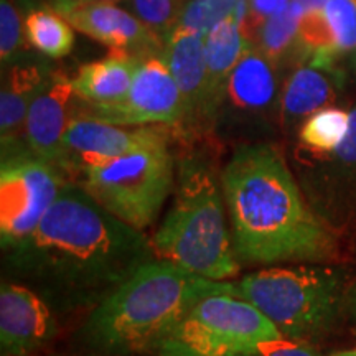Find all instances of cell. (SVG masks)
Returning a JSON list of instances; mask_svg holds the SVG:
<instances>
[{
	"mask_svg": "<svg viewBox=\"0 0 356 356\" xmlns=\"http://www.w3.org/2000/svg\"><path fill=\"white\" fill-rule=\"evenodd\" d=\"M292 0H249V13L239 26H241L244 37L252 44L257 30L269 17L286 12Z\"/></svg>",
	"mask_w": 356,
	"mask_h": 356,
	"instance_id": "28",
	"label": "cell"
},
{
	"mask_svg": "<svg viewBox=\"0 0 356 356\" xmlns=\"http://www.w3.org/2000/svg\"><path fill=\"white\" fill-rule=\"evenodd\" d=\"M257 356H322L309 341L292 340L287 337L273 338L261 341L257 346Z\"/></svg>",
	"mask_w": 356,
	"mask_h": 356,
	"instance_id": "29",
	"label": "cell"
},
{
	"mask_svg": "<svg viewBox=\"0 0 356 356\" xmlns=\"http://www.w3.org/2000/svg\"><path fill=\"white\" fill-rule=\"evenodd\" d=\"M142 58L111 51L109 56L83 65L71 78L74 92L83 102L106 106L121 101L132 86Z\"/></svg>",
	"mask_w": 356,
	"mask_h": 356,
	"instance_id": "20",
	"label": "cell"
},
{
	"mask_svg": "<svg viewBox=\"0 0 356 356\" xmlns=\"http://www.w3.org/2000/svg\"><path fill=\"white\" fill-rule=\"evenodd\" d=\"M238 261L323 262L337 251L335 231L320 218L273 142L236 145L221 170Z\"/></svg>",
	"mask_w": 356,
	"mask_h": 356,
	"instance_id": "2",
	"label": "cell"
},
{
	"mask_svg": "<svg viewBox=\"0 0 356 356\" xmlns=\"http://www.w3.org/2000/svg\"><path fill=\"white\" fill-rule=\"evenodd\" d=\"M56 320L43 296L25 284L0 287V353L26 356L55 337Z\"/></svg>",
	"mask_w": 356,
	"mask_h": 356,
	"instance_id": "13",
	"label": "cell"
},
{
	"mask_svg": "<svg viewBox=\"0 0 356 356\" xmlns=\"http://www.w3.org/2000/svg\"><path fill=\"white\" fill-rule=\"evenodd\" d=\"M323 13L332 29L337 56L356 51V0H327Z\"/></svg>",
	"mask_w": 356,
	"mask_h": 356,
	"instance_id": "26",
	"label": "cell"
},
{
	"mask_svg": "<svg viewBox=\"0 0 356 356\" xmlns=\"http://www.w3.org/2000/svg\"><path fill=\"white\" fill-rule=\"evenodd\" d=\"M175 170L170 145H165L84 167L73 181L119 220L144 231L175 188Z\"/></svg>",
	"mask_w": 356,
	"mask_h": 356,
	"instance_id": "6",
	"label": "cell"
},
{
	"mask_svg": "<svg viewBox=\"0 0 356 356\" xmlns=\"http://www.w3.org/2000/svg\"><path fill=\"white\" fill-rule=\"evenodd\" d=\"M25 40L19 8L13 0H0V60L3 66L19 60Z\"/></svg>",
	"mask_w": 356,
	"mask_h": 356,
	"instance_id": "27",
	"label": "cell"
},
{
	"mask_svg": "<svg viewBox=\"0 0 356 356\" xmlns=\"http://www.w3.org/2000/svg\"><path fill=\"white\" fill-rule=\"evenodd\" d=\"M302 15H304L302 8L292 0L286 12L269 17L261 25L254 42H252V47L264 53L277 66L284 65L291 58L302 61L299 42V25Z\"/></svg>",
	"mask_w": 356,
	"mask_h": 356,
	"instance_id": "21",
	"label": "cell"
},
{
	"mask_svg": "<svg viewBox=\"0 0 356 356\" xmlns=\"http://www.w3.org/2000/svg\"><path fill=\"white\" fill-rule=\"evenodd\" d=\"M210 293L234 296L233 282L202 277L155 257L92 309L84 335L106 353H154L186 312Z\"/></svg>",
	"mask_w": 356,
	"mask_h": 356,
	"instance_id": "3",
	"label": "cell"
},
{
	"mask_svg": "<svg viewBox=\"0 0 356 356\" xmlns=\"http://www.w3.org/2000/svg\"><path fill=\"white\" fill-rule=\"evenodd\" d=\"M173 134L170 126H115L76 114L66 127L60 168L73 177L84 167L170 145Z\"/></svg>",
	"mask_w": 356,
	"mask_h": 356,
	"instance_id": "12",
	"label": "cell"
},
{
	"mask_svg": "<svg viewBox=\"0 0 356 356\" xmlns=\"http://www.w3.org/2000/svg\"><path fill=\"white\" fill-rule=\"evenodd\" d=\"M6 252V269L48 304L96 309L155 259L152 239L68 180L37 229Z\"/></svg>",
	"mask_w": 356,
	"mask_h": 356,
	"instance_id": "1",
	"label": "cell"
},
{
	"mask_svg": "<svg viewBox=\"0 0 356 356\" xmlns=\"http://www.w3.org/2000/svg\"><path fill=\"white\" fill-rule=\"evenodd\" d=\"M124 3L163 43L175 30L185 6L184 0H124Z\"/></svg>",
	"mask_w": 356,
	"mask_h": 356,
	"instance_id": "24",
	"label": "cell"
},
{
	"mask_svg": "<svg viewBox=\"0 0 356 356\" xmlns=\"http://www.w3.org/2000/svg\"><path fill=\"white\" fill-rule=\"evenodd\" d=\"M155 256L213 280L238 275L241 262L222 193L221 173L203 150H186L177 160L175 197L152 238Z\"/></svg>",
	"mask_w": 356,
	"mask_h": 356,
	"instance_id": "4",
	"label": "cell"
},
{
	"mask_svg": "<svg viewBox=\"0 0 356 356\" xmlns=\"http://www.w3.org/2000/svg\"><path fill=\"white\" fill-rule=\"evenodd\" d=\"M330 356H356V351H338Z\"/></svg>",
	"mask_w": 356,
	"mask_h": 356,
	"instance_id": "33",
	"label": "cell"
},
{
	"mask_svg": "<svg viewBox=\"0 0 356 356\" xmlns=\"http://www.w3.org/2000/svg\"><path fill=\"white\" fill-rule=\"evenodd\" d=\"M355 351H356V350H355Z\"/></svg>",
	"mask_w": 356,
	"mask_h": 356,
	"instance_id": "34",
	"label": "cell"
},
{
	"mask_svg": "<svg viewBox=\"0 0 356 356\" xmlns=\"http://www.w3.org/2000/svg\"><path fill=\"white\" fill-rule=\"evenodd\" d=\"M300 188L314 211L333 231L356 220V104L346 137L330 154L307 152Z\"/></svg>",
	"mask_w": 356,
	"mask_h": 356,
	"instance_id": "11",
	"label": "cell"
},
{
	"mask_svg": "<svg viewBox=\"0 0 356 356\" xmlns=\"http://www.w3.org/2000/svg\"><path fill=\"white\" fill-rule=\"evenodd\" d=\"M302 8L304 13H315V12H323L325 3L327 0H293Z\"/></svg>",
	"mask_w": 356,
	"mask_h": 356,
	"instance_id": "30",
	"label": "cell"
},
{
	"mask_svg": "<svg viewBox=\"0 0 356 356\" xmlns=\"http://www.w3.org/2000/svg\"><path fill=\"white\" fill-rule=\"evenodd\" d=\"M348 127L350 113L332 106L320 109L300 126V144L307 152L330 154L343 142Z\"/></svg>",
	"mask_w": 356,
	"mask_h": 356,
	"instance_id": "23",
	"label": "cell"
},
{
	"mask_svg": "<svg viewBox=\"0 0 356 356\" xmlns=\"http://www.w3.org/2000/svg\"><path fill=\"white\" fill-rule=\"evenodd\" d=\"M252 44L244 37L239 22L234 13L221 20L215 29L204 37L207 50V106H204V121L207 131L211 134L218 109L225 95L226 83L231 71L239 63Z\"/></svg>",
	"mask_w": 356,
	"mask_h": 356,
	"instance_id": "18",
	"label": "cell"
},
{
	"mask_svg": "<svg viewBox=\"0 0 356 356\" xmlns=\"http://www.w3.org/2000/svg\"><path fill=\"white\" fill-rule=\"evenodd\" d=\"M282 337L248 300L210 293L181 317L155 356H257L261 341Z\"/></svg>",
	"mask_w": 356,
	"mask_h": 356,
	"instance_id": "7",
	"label": "cell"
},
{
	"mask_svg": "<svg viewBox=\"0 0 356 356\" xmlns=\"http://www.w3.org/2000/svg\"><path fill=\"white\" fill-rule=\"evenodd\" d=\"M238 0H188L175 29L207 35L210 30L234 13Z\"/></svg>",
	"mask_w": 356,
	"mask_h": 356,
	"instance_id": "25",
	"label": "cell"
},
{
	"mask_svg": "<svg viewBox=\"0 0 356 356\" xmlns=\"http://www.w3.org/2000/svg\"><path fill=\"white\" fill-rule=\"evenodd\" d=\"M70 25L56 8H33L25 19L26 42L44 56L63 58L74 47V33Z\"/></svg>",
	"mask_w": 356,
	"mask_h": 356,
	"instance_id": "22",
	"label": "cell"
},
{
	"mask_svg": "<svg viewBox=\"0 0 356 356\" xmlns=\"http://www.w3.org/2000/svg\"><path fill=\"white\" fill-rule=\"evenodd\" d=\"M48 73L33 63L8 66L0 91V140L2 150L22 145L30 106L47 83Z\"/></svg>",
	"mask_w": 356,
	"mask_h": 356,
	"instance_id": "19",
	"label": "cell"
},
{
	"mask_svg": "<svg viewBox=\"0 0 356 356\" xmlns=\"http://www.w3.org/2000/svg\"><path fill=\"white\" fill-rule=\"evenodd\" d=\"M204 37L207 35L200 32L175 29L167 38L162 53L184 97L185 118L177 132H180L185 139L208 132L204 121V106H207Z\"/></svg>",
	"mask_w": 356,
	"mask_h": 356,
	"instance_id": "15",
	"label": "cell"
},
{
	"mask_svg": "<svg viewBox=\"0 0 356 356\" xmlns=\"http://www.w3.org/2000/svg\"><path fill=\"white\" fill-rule=\"evenodd\" d=\"M279 66L251 47L231 71L211 134L236 145L264 142L280 126Z\"/></svg>",
	"mask_w": 356,
	"mask_h": 356,
	"instance_id": "8",
	"label": "cell"
},
{
	"mask_svg": "<svg viewBox=\"0 0 356 356\" xmlns=\"http://www.w3.org/2000/svg\"><path fill=\"white\" fill-rule=\"evenodd\" d=\"M70 178L40 159L26 144L2 152L0 165V239L2 251L15 248L37 229Z\"/></svg>",
	"mask_w": 356,
	"mask_h": 356,
	"instance_id": "9",
	"label": "cell"
},
{
	"mask_svg": "<svg viewBox=\"0 0 356 356\" xmlns=\"http://www.w3.org/2000/svg\"><path fill=\"white\" fill-rule=\"evenodd\" d=\"M345 307H348L351 315L356 318V284L351 287V291L346 293V305Z\"/></svg>",
	"mask_w": 356,
	"mask_h": 356,
	"instance_id": "32",
	"label": "cell"
},
{
	"mask_svg": "<svg viewBox=\"0 0 356 356\" xmlns=\"http://www.w3.org/2000/svg\"><path fill=\"white\" fill-rule=\"evenodd\" d=\"M76 114L115 126H170L177 132L184 122L185 106L165 58L154 53L139 61L132 86L121 101L106 106L84 102Z\"/></svg>",
	"mask_w": 356,
	"mask_h": 356,
	"instance_id": "10",
	"label": "cell"
},
{
	"mask_svg": "<svg viewBox=\"0 0 356 356\" xmlns=\"http://www.w3.org/2000/svg\"><path fill=\"white\" fill-rule=\"evenodd\" d=\"M345 273L335 267H267L233 282L234 296L273 322L280 335L309 341L332 330L346 304Z\"/></svg>",
	"mask_w": 356,
	"mask_h": 356,
	"instance_id": "5",
	"label": "cell"
},
{
	"mask_svg": "<svg viewBox=\"0 0 356 356\" xmlns=\"http://www.w3.org/2000/svg\"><path fill=\"white\" fill-rule=\"evenodd\" d=\"M124 0H56V7L68 6V3H118Z\"/></svg>",
	"mask_w": 356,
	"mask_h": 356,
	"instance_id": "31",
	"label": "cell"
},
{
	"mask_svg": "<svg viewBox=\"0 0 356 356\" xmlns=\"http://www.w3.org/2000/svg\"><path fill=\"white\" fill-rule=\"evenodd\" d=\"M74 92L71 78L65 73H50L42 91L35 97L26 115L24 140L37 157L61 165L63 137L74 118Z\"/></svg>",
	"mask_w": 356,
	"mask_h": 356,
	"instance_id": "16",
	"label": "cell"
},
{
	"mask_svg": "<svg viewBox=\"0 0 356 356\" xmlns=\"http://www.w3.org/2000/svg\"><path fill=\"white\" fill-rule=\"evenodd\" d=\"M345 84V73L337 65L305 61L289 74L280 95V127L296 129L312 114L330 108Z\"/></svg>",
	"mask_w": 356,
	"mask_h": 356,
	"instance_id": "17",
	"label": "cell"
},
{
	"mask_svg": "<svg viewBox=\"0 0 356 356\" xmlns=\"http://www.w3.org/2000/svg\"><path fill=\"white\" fill-rule=\"evenodd\" d=\"M56 10L73 29L106 44L111 51L144 58L165 48L136 15L114 3H68Z\"/></svg>",
	"mask_w": 356,
	"mask_h": 356,
	"instance_id": "14",
	"label": "cell"
}]
</instances>
